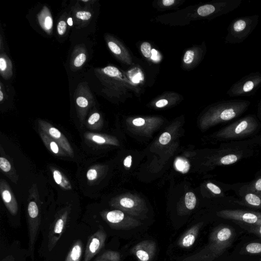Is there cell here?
Listing matches in <instances>:
<instances>
[{"instance_id": "6da1fadb", "label": "cell", "mask_w": 261, "mask_h": 261, "mask_svg": "<svg viewBox=\"0 0 261 261\" xmlns=\"http://www.w3.org/2000/svg\"><path fill=\"white\" fill-rule=\"evenodd\" d=\"M250 101L242 99L223 100L214 105L209 112V123L227 122L236 118L248 109Z\"/></svg>"}, {"instance_id": "7a4b0ae2", "label": "cell", "mask_w": 261, "mask_h": 261, "mask_svg": "<svg viewBox=\"0 0 261 261\" xmlns=\"http://www.w3.org/2000/svg\"><path fill=\"white\" fill-rule=\"evenodd\" d=\"M259 15L244 16L233 19L227 29L225 43L239 44L243 42L257 27Z\"/></svg>"}, {"instance_id": "3957f363", "label": "cell", "mask_w": 261, "mask_h": 261, "mask_svg": "<svg viewBox=\"0 0 261 261\" xmlns=\"http://www.w3.org/2000/svg\"><path fill=\"white\" fill-rule=\"evenodd\" d=\"M259 124L255 115H248L226 126L219 133V136L226 139L246 137L254 133Z\"/></svg>"}, {"instance_id": "277c9868", "label": "cell", "mask_w": 261, "mask_h": 261, "mask_svg": "<svg viewBox=\"0 0 261 261\" xmlns=\"http://www.w3.org/2000/svg\"><path fill=\"white\" fill-rule=\"evenodd\" d=\"M261 87V72H252L233 83L226 92L229 97L252 96Z\"/></svg>"}, {"instance_id": "5b68a950", "label": "cell", "mask_w": 261, "mask_h": 261, "mask_svg": "<svg viewBox=\"0 0 261 261\" xmlns=\"http://www.w3.org/2000/svg\"><path fill=\"white\" fill-rule=\"evenodd\" d=\"M74 96L77 113L80 118L83 120L94 103L93 95L88 84L82 82L78 85Z\"/></svg>"}, {"instance_id": "8992f818", "label": "cell", "mask_w": 261, "mask_h": 261, "mask_svg": "<svg viewBox=\"0 0 261 261\" xmlns=\"http://www.w3.org/2000/svg\"><path fill=\"white\" fill-rule=\"evenodd\" d=\"M28 221L29 234V253L33 259L35 243L40 222L38 206L34 200L30 201L28 203Z\"/></svg>"}, {"instance_id": "52a82bcc", "label": "cell", "mask_w": 261, "mask_h": 261, "mask_svg": "<svg viewBox=\"0 0 261 261\" xmlns=\"http://www.w3.org/2000/svg\"><path fill=\"white\" fill-rule=\"evenodd\" d=\"M220 217L229 220L248 223L250 225L261 224V213L241 210H226L219 213Z\"/></svg>"}, {"instance_id": "ba28073f", "label": "cell", "mask_w": 261, "mask_h": 261, "mask_svg": "<svg viewBox=\"0 0 261 261\" xmlns=\"http://www.w3.org/2000/svg\"><path fill=\"white\" fill-rule=\"evenodd\" d=\"M39 129L56 141L63 149L71 158L74 156L73 150L66 137L50 123L42 119L38 121Z\"/></svg>"}, {"instance_id": "9c48e42d", "label": "cell", "mask_w": 261, "mask_h": 261, "mask_svg": "<svg viewBox=\"0 0 261 261\" xmlns=\"http://www.w3.org/2000/svg\"><path fill=\"white\" fill-rule=\"evenodd\" d=\"M68 215L67 210L58 216L54 222L48 235V248L51 251L61 238L65 228Z\"/></svg>"}, {"instance_id": "30bf717a", "label": "cell", "mask_w": 261, "mask_h": 261, "mask_svg": "<svg viewBox=\"0 0 261 261\" xmlns=\"http://www.w3.org/2000/svg\"><path fill=\"white\" fill-rule=\"evenodd\" d=\"M103 242L104 236L100 230L91 236L88 240L83 261H90L101 249Z\"/></svg>"}, {"instance_id": "8fae6325", "label": "cell", "mask_w": 261, "mask_h": 261, "mask_svg": "<svg viewBox=\"0 0 261 261\" xmlns=\"http://www.w3.org/2000/svg\"><path fill=\"white\" fill-rule=\"evenodd\" d=\"M0 191L2 200L8 210L12 215H16L18 212L17 201L9 185L3 179L0 181Z\"/></svg>"}, {"instance_id": "7c38bea8", "label": "cell", "mask_w": 261, "mask_h": 261, "mask_svg": "<svg viewBox=\"0 0 261 261\" xmlns=\"http://www.w3.org/2000/svg\"><path fill=\"white\" fill-rule=\"evenodd\" d=\"M88 52L85 46L80 44L76 45L73 50L70 60L69 67L72 71L80 69L86 62Z\"/></svg>"}, {"instance_id": "4fadbf2b", "label": "cell", "mask_w": 261, "mask_h": 261, "mask_svg": "<svg viewBox=\"0 0 261 261\" xmlns=\"http://www.w3.org/2000/svg\"><path fill=\"white\" fill-rule=\"evenodd\" d=\"M38 22L41 29L48 35H51L53 29V18L49 8L44 6L37 15Z\"/></svg>"}, {"instance_id": "5bb4252c", "label": "cell", "mask_w": 261, "mask_h": 261, "mask_svg": "<svg viewBox=\"0 0 261 261\" xmlns=\"http://www.w3.org/2000/svg\"><path fill=\"white\" fill-rule=\"evenodd\" d=\"M39 134L45 146L53 154L61 156L68 155L56 141L40 129Z\"/></svg>"}, {"instance_id": "9a60e30c", "label": "cell", "mask_w": 261, "mask_h": 261, "mask_svg": "<svg viewBox=\"0 0 261 261\" xmlns=\"http://www.w3.org/2000/svg\"><path fill=\"white\" fill-rule=\"evenodd\" d=\"M0 73L3 79H10L13 75L12 63L9 57L1 51L0 55Z\"/></svg>"}, {"instance_id": "2e32d148", "label": "cell", "mask_w": 261, "mask_h": 261, "mask_svg": "<svg viewBox=\"0 0 261 261\" xmlns=\"http://www.w3.org/2000/svg\"><path fill=\"white\" fill-rule=\"evenodd\" d=\"M242 203L248 206L261 208V195L248 191L243 197Z\"/></svg>"}, {"instance_id": "e0dca14e", "label": "cell", "mask_w": 261, "mask_h": 261, "mask_svg": "<svg viewBox=\"0 0 261 261\" xmlns=\"http://www.w3.org/2000/svg\"><path fill=\"white\" fill-rule=\"evenodd\" d=\"M51 171L54 179L58 185L66 190L72 189L70 181L61 171L54 168L51 169Z\"/></svg>"}, {"instance_id": "ac0fdd59", "label": "cell", "mask_w": 261, "mask_h": 261, "mask_svg": "<svg viewBox=\"0 0 261 261\" xmlns=\"http://www.w3.org/2000/svg\"><path fill=\"white\" fill-rule=\"evenodd\" d=\"M73 14L76 23L84 24L88 22L92 17V13L89 10L75 8Z\"/></svg>"}, {"instance_id": "d6986e66", "label": "cell", "mask_w": 261, "mask_h": 261, "mask_svg": "<svg viewBox=\"0 0 261 261\" xmlns=\"http://www.w3.org/2000/svg\"><path fill=\"white\" fill-rule=\"evenodd\" d=\"M0 168L12 181L17 182L18 177L14 169L9 161L3 156L0 157Z\"/></svg>"}, {"instance_id": "ffe728a7", "label": "cell", "mask_w": 261, "mask_h": 261, "mask_svg": "<svg viewBox=\"0 0 261 261\" xmlns=\"http://www.w3.org/2000/svg\"><path fill=\"white\" fill-rule=\"evenodd\" d=\"M83 251V243L77 240L72 245L65 261H80Z\"/></svg>"}, {"instance_id": "44dd1931", "label": "cell", "mask_w": 261, "mask_h": 261, "mask_svg": "<svg viewBox=\"0 0 261 261\" xmlns=\"http://www.w3.org/2000/svg\"><path fill=\"white\" fill-rule=\"evenodd\" d=\"M105 39L111 51L117 57L122 58L124 55V50L118 41L108 35L105 36Z\"/></svg>"}, {"instance_id": "7402d4cb", "label": "cell", "mask_w": 261, "mask_h": 261, "mask_svg": "<svg viewBox=\"0 0 261 261\" xmlns=\"http://www.w3.org/2000/svg\"><path fill=\"white\" fill-rule=\"evenodd\" d=\"M123 213L119 210L109 212L106 214L107 220L111 223H117L121 222L124 218Z\"/></svg>"}, {"instance_id": "603a6c76", "label": "cell", "mask_w": 261, "mask_h": 261, "mask_svg": "<svg viewBox=\"0 0 261 261\" xmlns=\"http://www.w3.org/2000/svg\"><path fill=\"white\" fill-rule=\"evenodd\" d=\"M241 158V155L240 154L234 153L228 154L221 158L220 163L221 165H229L237 162Z\"/></svg>"}, {"instance_id": "cb8c5ba5", "label": "cell", "mask_w": 261, "mask_h": 261, "mask_svg": "<svg viewBox=\"0 0 261 261\" xmlns=\"http://www.w3.org/2000/svg\"><path fill=\"white\" fill-rule=\"evenodd\" d=\"M174 165L176 170L182 173H187L190 168V164L188 162L181 158L176 159Z\"/></svg>"}, {"instance_id": "d4e9b609", "label": "cell", "mask_w": 261, "mask_h": 261, "mask_svg": "<svg viewBox=\"0 0 261 261\" xmlns=\"http://www.w3.org/2000/svg\"><path fill=\"white\" fill-rule=\"evenodd\" d=\"M196 199L194 194L191 192H188L185 195V204L189 210L193 209L196 205Z\"/></svg>"}, {"instance_id": "484cf974", "label": "cell", "mask_w": 261, "mask_h": 261, "mask_svg": "<svg viewBox=\"0 0 261 261\" xmlns=\"http://www.w3.org/2000/svg\"><path fill=\"white\" fill-rule=\"evenodd\" d=\"M247 189L248 191L261 195V177L251 182Z\"/></svg>"}, {"instance_id": "4316f807", "label": "cell", "mask_w": 261, "mask_h": 261, "mask_svg": "<svg viewBox=\"0 0 261 261\" xmlns=\"http://www.w3.org/2000/svg\"><path fill=\"white\" fill-rule=\"evenodd\" d=\"M246 251L249 253L256 254L261 253V243H251L245 248Z\"/></svg>"}, {"instance_id": "83f0119b", "label": "cell", "mask_w": 261, "mask_h": 261, "mask_svg": "<svg viewBox=\"0 0 261 261\" xmlns=\"http://www.w3.org/2000/svg\"><path fill=\"white\" fill-rule=\"evenodd\" d=\"M67 20L65 18H61L58 22L57 25V31L58 34L60 36H63L66 32L67 29Z\"/></svg>"}, {"instance_id": "f1b7e54d", "label": "cell", "mask_w": 261, "mask_h": 261, "mask_svg": "<svg viewBox=\"0 0 261 261\" xmlns=\"http://www.w3.org/2000/svg\"><path fill=\"white\" fill-rule=\"evenodd\" d=\"M101 116L100 114L96 111L93 112L89 117L87 120V123L90 126H96V124L100 121Z\"/></svg>"}, {"instance_id": "f546056e", "label": "cell", "mask_w": 261, "mask_h": 261, "mask_svg": "<svg viewBox=\"0 0 261 261\" xmlns=\"http://www.w3.org/2000/svg\"><path fill=\"white\" fill-rule=\"evenodd\" d=\"M141 51L145 58H149L151 57L152 49L149 43L147 42H143L141 45Z\"/></svg>"}, {"instance_id": "4dcf8cb0", "label": "cell", "mask_w": 261, "mask_h": 261, "mask_svg": "<svg viewBox=\"0 0 261 261\" xmlns=\"http://www.w3.org/2000/svg\"><path fill=\"white\" fill-rule=\"evenodd\" d=\"M249 232L255 234L261 238V224L259 225H250L246 227Z\"/></svg>"}, {"instance_id": "1f68e13d", "label": "cell", "mask_w": 261, "mask_h": 261, "mask_svg": "<svg viewBox=\"0 0 261 261\" xmlns=\"http://www.w3.org/2000/svg\"><path fill=\"white\" fill-rule=\"evenodd\" d=\"M194 57V51L192 50H188L185 53L184 55V61L186 64H190L193 62Z\"/></svg>"}, {"instance_id": "d6a6232c", "label": "cell", "mask_w": 261, "mask_h": 261, "mask_svg": "<svg viewBox=\"0 0 261 261\" xmlns=\"http://www.w3.org/2000/svg\"><path fill=\"white\" fill-rule=\"evenodd\" d=\"M195 241V237L192 234L186 236L182 240V245L185 247H189L193 245Z\"/></svg>"}, {"instance_id": "836d02e7", "label": "cell", "mask_w": 261, "mask_h": 261, "mask_svg": "<svg viewBox=\"0 0 261 261\" xmlns=\"http://www.w3.org/2000/svg\"><path fill=\"white\" fill-rule=\"evenodd\" d=\"M120 204L123 207L130 208L134 205V201L129 198L124 197L120 200Z\"/></svg>"}, {"instance_id": "e575fe53", "label": "cell", "mask_w": 261, "mask_h": 261, "mask_svg": "<svg viewBox=\"0 0 261 261\" xmlns=\"http://www.w3.org/2000/svg\"><path fill=\"white\" fill-rule=\"evenodd\" d=\"M98 173L96 169L90 168L87 172V178L89 181H93L97 178Z\"/></svg>"}, {"instance_id": "d590c367", "label": "cell", "mask_w": 261, "mask_h": 261, "mask_svg": "<svg viewBox=\"0 0 261 261\" xmlns=\"http://www.w3.org/2000/svg\"><path fill=\"white\" fill-rule=\"evenodd\" d=\"M171 140V135L167 132L163 133L159 138V142L163 145L168 144Z\"/></svg>"}, {"instance_id": "8d00e7d4", "label": "cell", "mask_w": 261, "mask_h": 261, "mask_svg": "<svg viewBox=\"0 0 261 261\" xmlns=\"http://www.w3.org/2000/svg\"><path fill=\"white\" fill-rule=\"evenodd\" d=\"M136 255L137 257L142 261H147L149 259L148 254L144 250H138L136 252Z\"/></svg>"}, {"instance_id": "74e56055", "label": "cell", "mask_w": 261, "mask_h": 261, "mask_svg": "<svg viewBox=\"0 0 261 261\" xmlns=\"http://www.w3.org/2000/svg\"><path fill=\"white\" fill-rule=\"evenodd\" d=\"M207 187L213 193L216 194H220L221 193V189L216 185L208 182L206 185Z\"/></svg>"}, {"instance_id": "f35d334b", "label": "cell", "mask_w": 261, "mask_h": 261, "mask_svg": "<svg viewBox=\"0 0 261 261\" xmlns=\"http://www.w3.org/2000/svg\"><path fill=\"white\" fill-rule=\"evenodd\" d=\"M133 123L137 126H141L145 124V120L142 118H137L133 120Z\"/></svg>"}, {"instance_id": "ab89813d", "label": "cell", "mask_w": 261, "mask_h": 261, "mask_svg": "<svg viewBox=\"0 0 261 261\" xmlns=\"http://www.w3.org/2000/svg\"><path fill=\"white\" fill-rule=\"evenodd\" d=\"M5 91L3 83L1 82L0 83V102H2L6 96Z\"/></svg>"}, {"instance_id": "60d3db41", "label": "cell", "mask_w": 261, "mask_h": 261, "mask_svg": "<svg viewBox=\"0 0 261 261\" xmlns=\"http://www.w3.org/2000/svg\"><path fill=\"white\" fill-rule=\"evenodd\" d=\"M168 103V101L167 100L165 99H162L158 100L155 105L158 108H162L166 106Z\"/></svg>"}, {"instance_id": "b9f144b4", "label": "cell", "mask_w": 261, "mask_h": 261, "mask_svg": "<svg viewBox=\"0 0 261 261\" xmlns=\"http://www.w3.org/2000/svg\"><path fill=\"white\" fill-rule=\"evenodd\" d=\"M131 163H132V156L128 155L124 160V165L125 167L129 168L131 166Z\"/></svg>"}, {"instance_id": "7bdbcfd3", "label": "cell", "mask_w": 261, "mask_h": 261, "mask_svg": "<svg viewBox=\"0 0 261 261\" xmlns=\"http://www.w3.org/2000/svg\"><path fill=\"white\" fill-rule=\"evenodd\" d=\"M175 2L174 0H163V4L165 6H169L173 5Z\"/></svg>"}, {"instance_id": "ee69618b", "label": "cell", "mask_w": 261, "mask_h": 261, "mask_svg": "<svg viewBox=\"0 0 261 261\" xmlns=\"http://www.w3.org/2000/svg\"><path fill=\"white\" fill-rule=\"evenodd\" d=\"M257 115L258 117L261 119V98L258 105Z\"/></svg>"}, {"instance_id": "f6af8a7d", "label": "cell", "mask_w": 261, "mask_h": 261, "mask_svg": "<svg viewBox=\"0 0 261 261\" xmlns=\"http://www.w3.org/2000/svg\"><path fill=\"white\" fill-rule=\"evenodd\" d=\"M67 24H69V25L71 26L72 25V19L71 17H69L67 19Z\"/></svg>"}, {"instance_id": "bcb514c9", "label": "cell", "mask_w": 261, "mask_h": 261, "mask_svg": "<svg viewBox=\"0 0 261 261\" xmlns=\"http://www.w3.org/2000/svg\"><path fill=\"white\" fill-rule=\"evenodd\" d=\"M260 141H261V139H260Z\"/></svg>"}]
</instances>
